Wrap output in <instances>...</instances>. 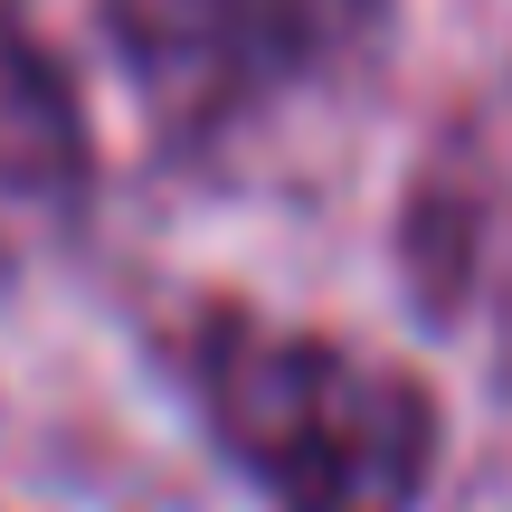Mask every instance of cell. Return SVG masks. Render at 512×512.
Returning <instances> with one entry per match:
<instances>
[{"instance_id": "1", "label": "cell", "mask_w": 512, "mask_h": 512, "mask_svg": "<svg viewBox=\"0 0 512 512\" xmlns=\"http://www.w3.org/2000/svg\"><path fill=\"white\" fill-rule=\"evenodd\" d=\"M209 437L275 512H418L446 418L418 370L256 304H209L181 351Z\"/></svg>"}, {"instance_id": "2", "label": "cell", "mask_w": 512, "mask_h": 512, "mask_svg": "<svg viewBox=\"0 0 512 512\" xmlns=\"http://www.w3.org/2000/svg\"><path fill=\"white\" fill-rule=\"evenodd\" d=\"M370 19L380 0H105L114 57L171 143H219L275 114L342 67Z\"/></svg>"}]
</instances>
